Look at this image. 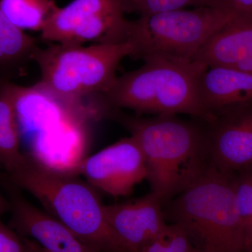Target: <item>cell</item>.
I'll use <instances>...</instances> for the list:
<instances>
[{
	"mask_svg": "<svg viewBox=\"0 0 252 252\" xmlns=\"http://www.w3.org/2000/svg\"><path fill=\"white\" fill-rule=\"evenodd\" d=\"M129 131L143 153L154 193L164 204L188 188L210 167L203 122L174 114L143 117L113 109L109 117Z\"/></svg>",
	"mask_w": 252,
	"mask_h": 252,
	"instance_id": "6da1fadb",
	"label": "cell"
},
{
	"mask_svg": "<svg viewBox=\"0 0 252 252\" xmlns=\"http://www.w3.org/2000/svg\"><path fill=\"white\" fill-rule=\"evenodd\" d=\"M162 207L165 220L180 225L199 252H246L233 175L210 166Z\"/></svg>",
	"mask_w": 252,
	"mask_h": 252,
	"instance_id": "7a4b0ae2",
	"label": "cell"
},
{
	"mask_svg": "<svg viewBox=\"0 0 252 252\" xmlns=\"http://www.w3.org/2000/svg\"><path fill=\"white\" fill-rule=\"evenodd\" d=\"M6 175L86 245L99 252H119L106 221L104 205L89 182L28 156L17 170Z\"/></svg>",
	"mask_w": 252,
	"mask_h": 252,
	"instance_id": "3957f363",
	"label": "cell"
},
{
	"mask_svg": "<svg viewBox=\"0 0 252 252\" xmlns=\"http://www.w3.org/2000/svg\"><path fill=\"white\" fill-rule=\"evenodd\" d=\"M207 66L197 61L154 59L117 78L112 88L97 94L110 109L138 114H187L210 119L200 104L198 80Z\"/></svg>",
	"mask_w": 252,
	"mask_h": 252,
	"instance_id": "277c9868",
	"label": "cell"
},
{
	"mask_svg": "<svg viewBox=\"0 0 252 252\" xmlns=\"http://www.w3.org/2000/svg\"><path fill=\"white\" fill-rule=\"evenodd\" d=\"M130 53L127 42L94 43L89 46L53 43L45 48L37 46L31 57L40 70L36 86L60 102L85 104L86 99L112 88L119 64Z\"/></svg>",
	"mask_w": 252,
	"mask_h": 252,
	"instance_id": "5b68a950",
	"label": "cell"
},
{
	"mask_svg": "<svg viewBox=\"0 0 252 252\" xmlns=\"http://www.w3.org/2000/svg\"><path fill=\"white\" fill-rule=\"evenodd\" d=\"M237 14L215 6L178 9L128 20L126 42L130 56L142 61H192L204 44Z\"/></svg>",
	"mask_w": 252,
	"mask_h": 252,
	"instance_id": "8992f818",
	"label": "cell"
},
{
	"mask_svg": "<svg viewBox=\"0 0 252 252\" xmlns=\"http://www.w3.org/2000/svg\"><path fill=\"white\" fill-rule=\"evenodd\" d=\"M127 21L118 0H73L58 9L41 38L67 45L121 44L126 41Z\"/></svg>",
	"mask_w": 252,
	"mask_h": 252,
	"instance_id": "52a82bcc",
	"label": "cell"
},
{
	"mask_svg": "<svg viewBox=\"0 0 252 252\" xmlns=\"http://www.w3.org/2000/svg\"><path fill=\"white\" fill-rule=\"evenodd\" d=\"M202 122L210 166L228 175L252 170V101Z\"/></svg>",
	"mask_w": 252,
	"mask_h": 252,
	"instance_id": "ba28073f",
	"label": "cell"
},
{
	"mask_svg": "<svg viewBox=\"0 0 252 252\" xmlns=\"http://www.w3.org/2000/svg\"><path fill=\"white\" fill-rule=\"evenodd\" d=\"M75 171L94 189L115 198L130 195L147 177L143 153L132 136L83 159Z\"/></svg>",
	"mask_w": 252,
	"mask_h": 252,
	"instance_id": "9c48e42d",
	"label": "cell"
},
{
	"mask_svg": "<svg viewBox=\"0 0 252 252\" xmlns=\"http://www.w3.org/2000/svg\"><path fill=\"white\" fill-rule=\"evenodd\" d=\"M104 212L119 252H142L163 236L168 225L161 202L151 192L125 203L104 205Z\"/></svg>",
	"mask_w": 252,
	"mask_h": 252,
	"instance_id": "30bf717a",
	"label": "cell"
},
{
	"mask_svg": "<svg viewBox=\"0 0 252 252\" xmlns=\"http://www.w3.org/2000/svg\"><path fill=\"white\" fill-rule=\"evenodd\" d=\"M6 185L11 213L9 225L20 236L34 240L47 252H99L59 220L29 203L9 180Z\"/></svg>",
	"mask_w": 252,
	"mask_h": 252,
	"instance_id": "8fae6325",
	"label": "cell"
},
{
	"mask_svg": "<svg viewBox=\"0 0 252 252\" xmlns=\"http://www.w3.org/2000/svg\"><path fill=\"white\" fill-rule=\"evenodd\" d=\"M193 61L252 73V15H236L207 41Z\"/></svg>",
	"mask_w": 252,
	"mask_h": 252,
	"instance_id": "7c38bea8",
	"label": "cell"
},
{
	"mask_svg": "<svg viewBox=\"0 0 252 252\" xmlns=\"http://www.w3.org/2000/svg\"><path fill=\"white\" fill-rule=\"evenodd\" d=\"M198 96L210 119L214 113L251 102L252 73L233 68L207 67L199 78Z\"/></svg>",
	"mask_w": 252,
	"mask_h": 252,
	"instance_id": "4fadbf2b",
	"label": "cell"
},
{
	"mask_svg": "<svg viewBox=\"0 0 252 252\" xmlns=\"http://www.w3.org/2000/svg\"><path fill=\"white\" fill-rule=\"evenodd\" d=\"M14 86L4 80L0 82V168L6 174L17 170L26 159L21 149Z\"/></svg>",
	"mask_w": 252,
	"mask_h": 252,
	"instance_id": "5bb4252c",
	"label": "cell"
},
{
	"mask_svg": "<svg viewBox=\"0 0 252 252\" xmlns=\"http://www.w3.org/2000/svg\"><path fill=\"white\" fill-rule=\"evenodd\" d=\"M59 6L54 0H0V9L22 31L42 32Z\"/></svg>",
	"mask_w": 252,
	"mask_h": 252,
	"instance_id": "9a60e30c",
	"label": "cell"
},
{
	"mask_svg": "<svg viewBox=\"0 0 252 252\" xmlns=\"http://www.w3.org/2000/svg\"><path fill=\"white\" fill-rule=\"evenodd\" d=\"M37 46L34 38L15 27L0 9V70L31 61Z\"/></svg>",
	"mask_w": 252,
	"mask_h": 252,
	"instance_id": "2e32d148",
	"label": "cell"
},
{
	"mask_svg": "<svg viewBox=\"0 0 252 252\" xmlns=\"http://www.w3.org/2000/svg\"><path fill=\"white\" fill-rule=\"evenodd\" d=\"M118 1L124 14L135 13L140 16H152L187 9L189 6H215L229 9L222 0H118Z\"/></svg>",
	"mask_w": 252,
	"mask_h": 252,
	"instance_id": "e0dca14e",
	"label": "cell"
},
{
	"mask_svg": "<svg viewBox=\"0 0 252 252\" xmlns=\"http://www.w3.org/2000/svg\"><path fill=\"white\" fill-rule=\"evenodd\" d=\"M233 184L235 200L245 229L248 248L252 240V170L233 175Z\"/></svg>",
	"mask_w": 252,
	"mask_h": 252,
	"instance_id": "ac0fdd59",
	"label": "cell"
},
{
	"mask_svg": "<svg viewBox=\"0 0 252 252\" xmlns=\"http://www.w3.org/2000/svg\"><path fill=\"white\" fill-rule=\"evenodd\" d=\"M162 238L170 252H200L190 242L185 230L176 223L167 225Z\"/></svg>",
	"mask_w": 252,
	"mask_h": 252,
	"instance_id": "d6986e66",
	"label": "cell"
},
{
	"mask_svg": "<svg viewBox=\"0 0 252 252\" xmlns=\"http://www.w3.org/2000/svg\"><path fill=\"white\" fill-rule=\"evenodd\" d=\"M0 252H26L22 237L9 225H5L0 217Z\"/></svg>",
	"mask_w": 252,
	"mask_h": 252,
	"instance_id": "ffe728a7",
	"label": "cell"
},
{
	"mask_svg": "<svg viewBox=\"0 0 252 252\" xmlns=\"http://www.w3.org/2000/svg\"><path fill=\"white\" fill-rule=\"evenodd\" d=\"M222 1L235 14L252 15V0H222Z\"/></svg>",
	"mask_w": 252,
	"mask_h": 252,
	"instance_id": "44dd1931",
	"label": "cell"
},
{
	"mask_svg": "<svg viewBox=\"0 0 252 252\" xmlns=\"http://www.w3.org/2000/svg\"><path fill=\"white\" fill-rule=\"evenodd\" d=\"M22 238L23 241H24L25 246H26V252H47L34 240H32L29 238H23V237H22Z\"/></svg>",
	"mask_w": 252,
	"mask_h": 252,
	"instance_id": "7402d4cb",
	"label": "cell"
},
{
	"mask_svg": "<svg viewBox=\"0 0 252 252\" xmlns=\"http://www.w3.org/2000/svg\"><path fill=\"white\" fill-rule=\"evenodd\" d=\"M1 177H0V182H1ZM10 211V202L9 199L1 193L0 190V217L1 215H4L6 212Z\"/></svg>",
	"mask_w": 252,
	"mask_h": 252,
	"instance_id": "603a6c76",
	"label": "cell"
},
{
	"mask_svg": "<svg viewBox=\"0 0 252 252\" xmlns=\"http://www.w3.org/2000/svg\"><path fill=\"white\" fill-rule=\"evenodd\" d=\"M246 252H252V240L250 245H248V248H247Z\"/></svg>",
	"mask_w": 252,
	"mask_h": 252,
	"instance_id": "cb8c5ba5",
	"label": "cell"
},
{
	"mask_svg": "<svg viewBox=\"0 0 252 252\" xmlns=\"http://www.w3.org/2000/svg\"><path fill=\"white\" fill-rule=\"evenodd\" d=\"M1 81H2V80H1V79H0V82H1Z\"/></svg>",
	"mask_w": 252,
	"mask_h": 252,
	"instance_id": "d4e9b609",
	"label": "cell"
}]
</instances>
